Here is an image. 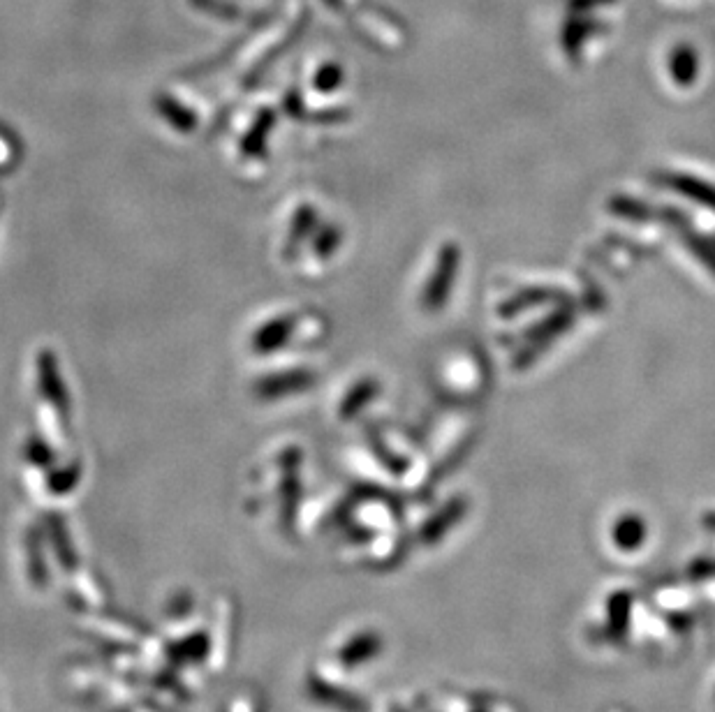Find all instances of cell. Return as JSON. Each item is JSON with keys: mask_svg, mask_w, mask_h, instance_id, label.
Listing matches in <instances>:
<instances>
[{"mask_svg": "<svg viewBox=\"0 0 715 712\" xmlns=\"http://www.w3.org/2000/svg\"><path fill=\"white\" fill-rule=\"evenodd\" d=\"M570 301V294L560 287H547V285H537V287H526L521 292L512 294L510 299L503 301L498 306V315L503 320H512L526 310L547 306V303H565Z\"/></svg>", "mask_w": 715, "mask_h": 712, "instance_id": "5b68a950", "label": "cell"}, {"mask_svg": "<svg viewBox=\"0 0 715 712\" xmlns=\"http://www.w3.org/2000/svg\"><path fill=\"white\" fill-rule=\"evenodd\" d=\"M158 109H160V116L165 118V121L172 123L176 130H193L195 128V118L190 116V111L183 109L179 102H174L169 98H160Z\"/></svg>", "mask_w": 715, "mask_h": 712, "instance_id": "7c38bea8", "label": "cell"}, {"mask_svg": "<svg viewBox=\"0 0 715 712\" xmlns=\"http://www.w3.org/2000/svg\"><path fill=\"white\" fill-rule=\"evenodd\" d=\"M574 320H577V308L572 306V301H565L560 303L558 310H554V315H549L547 320L530 326V329L523 333L526 347H523V350L517 354V359H514V368L530 366V363L540 356L542 350H547L558 336H563V333L570 329Z\"/></svg>", "mask_w": 715, "mask_h": 712, "instance_id": "6da1fadb", "label": "cell"}, {"mask_svg": "<svg viewBox=\"0 0 715 712\" xmlns=\"http://www.w3.org/2000/svg\"><path fill=\"white\" fill-rule=\"evenodd\" d=\"M461 266V248L456 243H445L438 250L436 266H433L429 283H426L422 292V308L429 310V313H438L440 308L447 306L449 294L454 289L456 273H459Z\"/></svg>", "mask_w": 715, "mask_h": 712, "instance_id": "7a4b0ae2", "label": "cell"}, {"mask_svg": "<svg viewBox=\"0 0 715 712\" xmlns=\"http://www.w3.org/2000/svg\"><path fill=\"white\" fill-rule=\"evenodd\" d=\"M38 370H40V389L44 398L56 407L58 412H68V398H65V387L61 375H58L56 356L51 352H40L38 356Z\"/></svg>", "mask_w": 715, "mask_h": 712, "instance_id": "52a82bcc", "label": "cell"}, {"mask_svg": "<svg viewBox=\"0 0 715 712\" xmlns=\"http://www.w3.org/2000/svg\"><path fill=\"white\" fill-rule=\"evenodd\" d=\"M292 234H290V248L294 246H299V241L301 239H306L308 234H311V229L315 225V211L311 209V206L304 204L301 209L297 211V215H294V222H292Z\"/></svg>", "mask_w": 715, "mask_h": 712, "instance_id": "5bb4252c", "label": "cell"}, {"mask_svg": "<svg viewBox=\"0 0 715 712\" xmlns=\"http://www.w3.org/2000/svg\"><path fill=\"white\" fill-rule=\"evenodd\" d=\"M271 123H274V114H271V111H262L260 118H257V123L253 125V130L248 132L246 139H243V153L262 155L264 139H267V135H269Z\"/></svg>", "mask_w": 715, "mask_h": 712, "instance_id": "8fae6325", "label": "cell"}, {"mask_svg": "<svg viewBox=\"0 0 715 712\" xmlns=\"http://www.w3.org/2000/svg\"><path fill=\"white\" fill-rule=\"evenodd\" d=\"M292 329H294L292 317H280V320L267 322L260 331L255 333L253 350L257 354H269L274 350H280V347H283L287 340H290Z\"/></svg>", "mask_w": 715, "mask_h": 712, "instance_id": "ba28073f", "label": "cell"}, {"mask_svg": "<svg viewBox=\"0 0 715 712\" xmlns=\"http://www.w3.org/2000/svg\"><path fill=\"white\" fill-rule=\"evenodd\" d=\"M607 209L618 215V218L625 220H635V222H646V220H658V209H653L651 204L639 202V199L618 195L607 204Z\"/></svg>", "mask_w": 715, "mask_h": 712, "instance_id": "9c48e42d", "label": "cell"}, {"mask_svg": "<svg viewBox=\"0 0 715 712\" xmlns=\"http://www.w3.org/2000/svg\"><path fill=\"white\" fill-rule=\"evenodd\" d=\"M380 393V384L375 380H361L355 389H352L348 396L343 398L341 403V417L352 419L357 412L364 410V407L371 403V400Z\"/></svg>", "mask_w": 715, "mask_h": 712, "instance_id": "30bf717a", "label": "cell"}, {"mask_svg": "<svg viewBox=\"0 0 715 712\" xmlns=\"http://www.w3.org/2000/svg\"><path fill=\"white\" fill-rule=\"evenodd\" d=\"M651 181L658 183L660 188L672 190L676 195L704 206V209L715 211V183L681 172H655L651 174Z\"/></svg>", "mask_w": 715, "mask_h": 712, "instance_id": "3957f363", "label": "cell"}, {"mask_svg": "<svg viewBox=\"0 0 715 712\" xmlns=\"http://www.w3.org/2000/svg\"><path fill=\"white\" fill-rule=\"evenodd\" d=\"M672 74H674L676 84H681V86H690L692 81H695L697 61H695V54H692L690 49L676 51L674 61H672Z\"/></svg>", "mask_w": 715, "mask_h": 712, "instance_id": "4fadbf2b", "label": "cell"}, {"mask_svg": "<svg viewBox=\"0 0 715 712\" xmlns=\"http://www.w3.org/2000/svg\"><path fill=\"white\" fill-rule=\"evenodd\" d=\"M315 382V375L308 370H285L280 375H269L255 384V393L264 400H274L292 393H301Z\"/></svg>", "mask_w": 715, "mask_h": 712, "instance_id": "8992f818", "label": "cell"}, {"mask_svg": "<svg viewBox=\"0 0 715 712\" xmlns=\"http://www.w3.org/2000/svg\"><path fill=\"white\" fill-rule=\"evenodd\" d=\"M658 220L665 222L667 227H672L674 232L681 236V241L685 243V248H688L692 255H695L699 262H702L706 269H709L715 276V239H709V236H702V234L692 232L690 220L685 218L681 211L660 209L658 211Z\"/></svg>", "mask_w": 715, "mask_h": 712, "instance_id": "277c9868", "label": "cell"}, {"mask_svg": "<svg viewBox=\"0 0 715 712\" xmlns=\"http://www.w3.org/2000/svg\"><path fill=\"white\" fill-rule=\"evenodd\" d=\"M338 243H341V232H338V229H334V227H327L318 236V246H315V248H318L320 257H327L338 248Z\"/></svg>", "mask_w": 715, "mask_h": 712, "instance_id": "9a60e30c", "label": "cell"}, {"mask_svg": "<svg viewBox=\"0 0 715 712\" xmlns=\"http://www.w3.org/2000/svg\"><path fill=\"white\" fill-rule=\"evenodd\" d=\"M341 84V70L338 68H324L320 74H318V81H315V86L320 88V91H334V88Z\"/></svg>", "mask_w": 715, "mask_h": 712, "instance_id": "2e32d148", "label": "cell"}]
</instances>
